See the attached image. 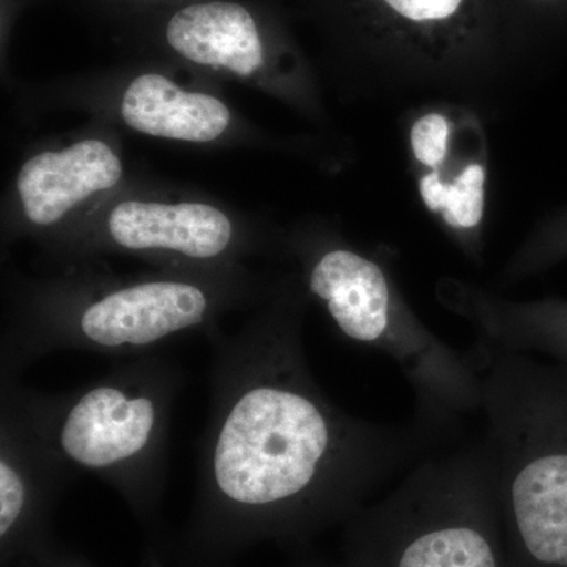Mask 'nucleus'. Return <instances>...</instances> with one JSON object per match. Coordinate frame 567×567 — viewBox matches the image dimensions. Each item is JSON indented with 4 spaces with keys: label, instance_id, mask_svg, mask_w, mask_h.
<instances>
[{
    "label": "nucleus",
    "instance_id": "12",
    "mask_svg": "<svg viewBox=\"0 0 567 567\" xmlns=\"http://www.w3.org/2000/svg\"><path fill=\"white\" fill-rule=\"evenodd\" d=\"M76 480L0 399V567H29L55 544L52 514Z\"/></svg>",
    "mask_w": 567,
    "mask_h": 567
},
{
    "label": "nucleus",
    "instance_id": "11",
    "mask_svg": "<svg viewBox=\"0 0 567 567\" xmlns=\"http://www.w3.org/2000/svg\"><path fill=\"white\" fill-rule=\"evenodd\" d=\"M164 39L171 52L193 69L308 106V85L301 84L297 71L284 69L259 21L241 3L212 0L183 7L166 22Z\"/></svg>",
    "mask_w": 567,
    "mask_h": 567
},
{
    "label": "nucleus",
    "instance_id": "16",
    "mask_svg": "<svg viewBox=\"0 0 567 567\" xmlns=\"http://www.w3.org/2000/svg\"><path fill=\"white\" fill-rule=\"evenodd\" d=\"M301 567H347L344 565V563H342V565H339V566H301Z\"/></svg>",
    "mask_w": 567,
    "mask_h": 567
},
{
    "label": "nucleus",
    "instance_id": "13",
    "mask_svg": "<svg viewBox=\"0 0 567 567\" xmlns=\"http://www.w3.org/2000/svg\"><path fill=\"white\" fill-rule=\"evenodd\" d=\"M464 315L475 320L487 344L567 365V306L499 305L466 301Z\"/></svg>",
    "mask_w": 567,
    "mask_h": 567
},
{
    "label": "nucleus",
    "instance_id": "8",
    "mask_svg": "<svg viewBox=\"0 0 567 567\" xmlns=\"http://www.w3.org/2000/svg\"><path fill=\"white\" fill-rule=\"evenodd\" d=\"M48 100L115 122L155 140L241 147L256 144L259 132L223 96L205 87H188L158 70L123 80L58 84Z\"/></svg>",
    "mask_w": 567,
    "mask_h": 567
},
{
    "label": "nucleus",
    "instance_id": "1",
    "mask_svg": "<svg viewBox=\"0 0 567 567\" xmlns=\"http://www.w3.org/2000/svg\"><path fill=\"white\" fill-rule=\"evenodd\" d=\"M298 289L276 284L240 330L208 339L196 498L158 567H234L260 544L305 546L439 442L416 420L372 423L330 401L306 361Z\"/></svg>",
    "mask_w": 567,
    "mask_h": 567
},
{
    "label": "nucleus",
    "instance_id": "14",
    "mask_svg": "<svg viewBox=\"0 0 567 567\" xmlns=\"http://www.w3.org/2000/svg\"><path fill=\"white\" fill-rule=\"evenodd\" d=\"M495 6L498 9L499 18H502L503 28H505L506 18L509 17L513 9H516L513 17H548L566 7L567 0H495Z\"/></svg>",
    "mask_w": 567,
    "mask_h": 567
},
{
    "label": "nucleus",
    "instance_id": "5",
    "mask_svg": "<svg viewBox=\"0 0 567 567\" xmlns=\"http://www.w3.org/2000/svg\"><path fill=\"white\" fill-rule=\"evenodd\" d=\"M347 567H518L484 439L427 454L346 524Z\"/></svg>",
    "mask_w": 567,
    "mask_h": 567
},
{
    "label": "nucleus",
    "instance_id": "9",
    "mask_svg": "<svg viewBox=\"0 0 567 567\" xmlns=\"http://www.w3.org/2000/svg\"><path fill=\"white\" fill-rule=\"evenodd\" d=\"M338 7L360 50L425 65L486 58L505 32L495 0H338Z\"/></svg>",
    "mask_w": 567,
    "mask_h": 567
},
{
    "label": "nucleus",
    "instance_id": "2",
    "mask_svg": "<svg viewBox=\"0 0 567 567\" xmlns=\"http://www.w3.org/2000/svg\"><path fill=\"white\" fill-rule=\"evenodd\" d=\"M96 260L55 265L54 274L14 279L0 349V379L18 375L44 354L80 350L103 357L158 353L189 333L208 339L235 309L264 303L267 286L246 267L155 268L114 275Z\"/></svg>",
    "mask_w": 567,
    "mask_h": 567
},
{
    "label": "nucleus",
    "instance_id": "7",
    "mask_svg": "<svg viewBox=\"0 0 567 567\" xmlns=\"http://www.w3.org/2000/svg\"><path fill=\"white\" fill-rule=\"evenodd\" d=\"M40 246L55 265L121 254L156 268L227 270L265 251L268 238L248 216L219 200L137 185L132 178Z\"/></svg>",
    "mask_w": 567,
    "mask_h": 567
},
{
    "label": "nucleus",
    "instance_id": "10",
    "mask_svg": "<svg viewBox=\"0 0 567 567\" xmlns=\"http://www.w3.org/2000/svg\"><path fill=\"white\" fill-rule=\"evenodd\" d=\"M130 181L121 142L107 125L66 144L41 147L14 175L9 237L44 244Z\"/></svg>",
    "mask_w": 567,
    "mask_h": 567
},
{
    "label": "nucleus",
    "instance_id": "15",
    "mask_svg": "<svg viewBox=\"0 0 567 567\" xmlns=\"http://www.w3.org/2000/svg\"><path fill=\"white\" fill-rule=\"evenodd\" d=\"M29 567H96L78 551L71 550L61 543L55 544L39 561Z\"/></svg>",
    "mask_w": 567,
    "mask_h": 567
},
{
    "label": "nucleus",
    "instance_id": "6",
    "mask_svg": "<svg viewBox=\"0 0 567 567\" xmlns=\"http://www.w3.org/2000/svg\"><path fill=\"white\" fill-rule=\"evenodd\" d=\"M306 289L350 341L398 364L415 393L417 423L447 436L481 412L483 390L473 350L461 352L425 330L399 301L375 260L352 248H301Z\"/></svg>",
    "mask_w": 567,
    "mask_h": 567
},
{
    "label": "nucleus",
    "instance_id": "4",
    "mask_svg": "<svg viewBox=\"0 0 567 567\" xmlns=\"http://www.w3.org/2000/svg\"><path fill=\"white\" fill-rule=\"evenodd\" d=\"M484 442L518 567H567V365L481 341Z\"/></svg>",
    "mask_w": 567,
    "mask_h": 567
},
{
    "label": "nucleus",
    "instance_id": "3",
    "mask_svg": "<svg viewBox=\"0 0 567 567\" xmlns=\"http://www.w3.org/2000/svg\"><path fill=\"white\" fill-rule=\"evenodd\" d=\"M183 382L181 365L158 353L115 364L61 394L0 379V399L13 405L71 475L91 473L122 496L147 535L155 565L167 544L162 499L171 415Z\"/></svg>",
    "mask_w": 567,
    "mask_h": 567
}]
</instances>
